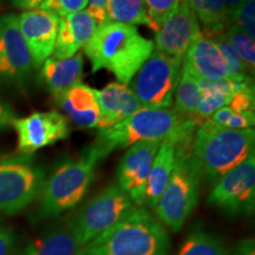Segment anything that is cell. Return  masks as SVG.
Here are the masks:
<instances>
[{
	"mask_svg": "<svg viewBox=\"0 0 255 255\" xmlns=\"http://www.w3.org/2000/svg\"><path fill=\"white\" fill-rule=\"evenodd\" d=\"M92 72L108 70L122 84H130L154 51V41L143 37L136 26L107 20L97 25L84 47Z\"/></svg>",
	"mask_w": 255,
	"mask_h": 255,
	"instance_id": "cell-1",
	"label": "cell"
},
{
	"mask_svg": "<svg viewBox=\"0 0 255 255\" xmlns=\"http://www.w3.org/2000/svg\"><path fill=\"white\" fill-rule=\"evenodd\" d=\"M199 122L181 119L171 109H154L142 107L135 114L110 128L98 129L92 143L102 158L117 149L129 148L137 142L174 139L178 142L196 131Z\"/></svg>",
	"mask_w": 255,
	"mask_h": 255,
	"instance_id": "cell-2",
	"label": "cell"
},
{
	"mask_svg": "<svg viewBox=\"0 0 255 255\" xmlns=\"http://www.w3.org/2000/svg\"><path fill=\"white\" fill-rule=\"evenodd\" d=\"M170 241L163 223L143 207L79 247L78 255H169Z\"/></svg>",
	"mask_w": 255,
	"mask_h": 255,
	"instance_id": "cell-3",
	"label": "cell"
},
{
	"mask_svg": "<svg viewBox=\"0 0 255 255\" xmlns=\"http://www.w3.org/2000/svg\"><path fill=\"white\" fill-rule=\"evenodd\" d=\"M254 129L233 130L210 119L197 126L193 142V157L201 176L216 183L223 175L254 155Z\"/></svg>",
	"mask_w": 255,
	"mask_h": 255,
	"instance_id": "cell-4",
	"label": "cell"
},
{
	"mask_svg": "<svg viewBox=\"0 0 255 255\" xmlns=\"http://www.w3.org/2000/svg\"><path fill=\"white\" fill-rule=\"evenodd\" d=\"M194 135L176 143L173 173L155 207L156 218L171 232H178L196 208L202 176L193 157Z\"/></svg>",
	"mask_w": 255,
	"mask_h": 255,
	"instance_id": "cell-5",
	"label": "cell"
},
{
	"mask_svg": "<svg viewBox=\"0 0 255 255\" xmlns=\"http://www.w3.org/2000/svg\"><path fill=\"white\" fill-rule=\"evenodd\" d=\"M101 159H103L101 155L90 145L78 158L60 163L44 181L38 195L40 218H56L77 206L88 193Z\"/></svg>",
	"mask_w": 255,
	"mask_h": 255,
	"instance_id": "cell-6",
	"label": "cell"
},
{
	"mask_svg": "<svg viewBox=\"0 0 255 255\" xmlns=\"http://www.w3.org/2000/svg\"><path fill=\"white\" fill-rule=\"evenodd\" d=\"M135 207L119 184L111 183L79 210L70 222L69 229L82 247L114 227Z\"/></svg>",
	"mask_w": 255,
	"mask_h": 255,
	"instance_id": "cell-7",
	"label": "cell"
},
{
	"mask_svg": "<svg viewBox=\"0 0 255 255\" xmlns=\"http://www.w3.org/2000/svg\"><path fill=\"white\" fill-rule=\"evenodd\" d=\"M45 176L31 155H0V213L13 215L39 195Z\"/></svg>",
	"mask_w": 255,
	"mask_h": 255,
	"instance_id": "cell-8",
	"label": "cell"
},
{
	"mask_svg": "<svg viewBox=\"0 0 255 255\" xmlns=\"http://www.w3.org/2000/svg\"><path fill=\"white\" fill-rule=\"evenodd\" d=\"M182 60L154 50L130 82L142 107L170 109L180 78Z\"/></svg>",
	"mask_w": 255,
	"mask_h": 255,
	"instance_id": "cell-9",
	"label": "cell"
},
{
	"mask_svg": "<svg viewBox=\"0 0 255 255\" xmlns=\"http://www.w3.org/2000/svg\"><path fill=\"white\" fill-rule=\"evenodd\" d=\"M208 205L229 216L253 214L255 208V156L229 170L215 183Z\"/></svg>",
	"mask_w": 255,
	"mask_h": 255,
	"instance_id": "cell-10",
	"label": "cell"
},
{
	"mask_svg": "<svg viewBox=\"0 0 255 255\" xmlns=\"http://www.w3.org/2000/svg\"><path fill=\"white\" fill-rule=\"evenodd\" d=\"M12 127L17 132L18 150L25 155L63 141L70 135L68 120L55 110L38 111L23 119H15Z\"/></svg>",
	"mask_w": 255,
	"mask_h": 255,
	"instance_id": "cell-11",
	"label": "cell"
},
{
	"mask_svg": "<svg viewBox=\"0 0 255 255\" xmlns=\"http://www.w3.org/2000/svg\"><path fill=\"white\" fill-rule=\"evenodd\" d=\"M201 34V26L189 2L181 0L176 11L155 32L154 49L183 62L188 49Z\"/></svg>",
	"mask_w": 255,
	"mask_h": 255,
	"instance_id": "cell-12",
	"label": "cell"
},
{
	"mask_svg": "<svg viewBox=\"0 0 255 255\" xmlns=\"http://www.w3.org/2000/svg\"><path fill=\"white\" fill-rule=\"evenodd\" d=\"M161 143L158 141L137 142L129 146L121 158L117 184L136 207L145 205L146 180Z\"/></svg>",
	"mask_w": 255,
	"mask_h": 255,
	"instance_id": "cell-13",
	"label": "cell"
},
{
	"mask_svg": "<svg viewBox=\"0 0 255 255\" xmlns=\"http://www.w3.org/2000/svg\"><path fill=\"white\" fill-rule=\"evenodd\" d=\"M59 23L58 15L40 8L25 11L18 17L19 30L30 51L34 68H40L53 53Z\"/></svg>",
	"mask_w": 255,
	"mask_h": 255,
	"instance_id": "cell-14",
	"label": "cell"
},
{
	"mask_svg": "<svg viewBox=\"0 0 255 255\" xmlns=\"http://www.w3.org/2000/svg\"><path fill=\"white\" fill-rule=\"evenodd\" d=\"M30 51L20 30L18 15L0 17V77L23 81L33 69Z\"/></svg>",
	"mask_w": 255,
	"mask_h": 255,
	"instance_id": "cell-15",
	"label": "cell"
},
{
	"mask_svg": "<svg viewBox=\"0 0 255 255\" xmlns=\"http://www.w3.org/2000/svg\"><path fill=\"white\" fill-rule=\"evenodd\" d=\"M96 100L100 107L98 129L122 122L142 108L131 89L120 82L110 83L102 90H96Z\"/></svg>",
	"mask_w": 255,
	"mask_h": 255,
	"instance_id": "cell-16",
	"label": "cell"
},
{
	"mask_svg": "<svg viewBox=\"0 0 255 255\" xmlns=\"http://www.w3.org/2000/svg\"><path fill=\"white\" fill-rule=\"evenodd\" d=\"M183 64L195 77L203 81L215 82L229 78L227 62L222 52L214 40L203 34L188 49Z\"/></svg>",
	"mask_w": 255,
	"mask_h": 255,
	"instance_id": "cell-17",
	"label": "cell"
},
{
	"mask_svg": "<svg viewBox=\"0 0 255 255\" xmlns=\"http://www.w3.org/2000/svg\"><path fill=\"white\" fill-rule=\"evenodd\" d=\"M96 28L97 23L88 13L87 9L60 19L52 58H71L78 53L82 47L87 45L88 41L94 36Z\"/></svg>",
	"mask_w": 255,
	"mask_h": 255,
	"instance_id": "cell-18",
	"label": "cell"
},
{
	"mask_svg": "<svg viewBox=\"0 0 255 255\" xmlns=\"http://www.w3.org/2000/svg\"><path fill=\"white\" fill-rule=\"evenodd\" d=\"M53 100L76 127L85 129L97 128L100 107L96 100V89L78 83Z\"/></svg>",
	"mask_w": 255,
	"mask_h": 255,
	"instance_id": "cell-19",
	"label": "cell"
},
{
	"mask_svg": "<svg viewBox=\"0 0 255 255\" xmlns=\"http://www.w3.org/2000/svg\"><path fill=\"white\" fill-rule=\"evenodd\" d=\"M83 69L84 58L82 53H76L68 59H55L50 57L41 65L40 79L55 98L81 83Z\"/></svg>",
	"mask_w": 255,
	"mask_h": 255,
	"instance_id": "cell-20",
	"label": "cell"
},
{
	"mask_svg": "<svg viewBox=\"0 0 255 255\" xmlns=\"http://www.w3.org/2000/svg\"><path fill=\"white\" fill-rule=\"evenodd\" d=\"M175 159H176V142L174 139H165L159 144L146 180L145 203L151 209H155L162 191L167 186L173 173Z\"/></svg>",
	"mask_w": 255,
	"mask_h": 255,
	"instance_id": "cell-21",
	"label": "cell"
},
{
	"mask_svg": "<svg viewBox=\"0 0 255 255\" xmlns=\"http://www.w3.org/2000/svg\"><path fill=\"white\" fill-rule=\"evenodd\" d=\"M199 79V78H197ZM253 81H234V79H222V81H203L199 79L200 102L197 107V120L209 119L223 107H227L233 95L241 90Z\"/></svg>",
	"mask_w": 255,
	"mask_h": 255,
	"instance_id": "cell-22",
	"label": "cell"
},
{
	"mask_svg": "<svg viewBox=\"0 0 255 255\" xmlns=\"http://www.w3.org/2000/svg\"><path fill=\"white\" fill-rule=\"evenodd\" d=\"M196 15L202 34L212 39L220 36L231 25V13L223 0H188Z\"/></svg>",
	"mask_w": 255,
	"mask_h": 255,
	"instance_id": "cell-23",
	"label": "cell"
},
{
	"mask_svg": "<svg viewBox=\"0 0 255 255\" xmlns=\"http://www.w3.org/2000/svg\"><path fill=\"white\" fill-rule=\"evenodd\" d=\"M79 246L69 227L59 228L32 240L21 255H78Z\"/></svg>",
	"mask_w": 255,
	"mask_h": 255,
	"instance_id": "cell-24",
	"label": "cell"
},
{
	"mask_svg": "<svg viewBox=\"0 0 255 255\" xmlns=\"http://www.w3.org/2000/svg\"><path fill=\"white\" fill-rule=\"evenodd\" d=\"M174 97L175 113L183 120L199 122L197 120V107H199L200 102L199 79L191 73L186 64L183 63Z\"/></svg>",
	"mask_w": 255,
	"mask_h": 255,
	"instance_id": "cell-25",
	"label": "cell"
},
{
	"mask_svg": "<svg viewBox=\"0 0 255 255\" xmlns=\"http://www.w3.org/2000/svg\"><path fill=\"white\" fill-rule=\"evenodd\" d=\"M108 20L132 26L142 25L155 32L157 31V27L146 13L144 0H110Z\"/></svg>",
	"mask_w": 255,
	"mask_h": 255,
	"instance_id": "cell-26",
	"label": "cell"
},
{
	"mask_svg": "<svg viewBox=\"0 0 255 255\" xmlns=\"http://www.w3.org/2000/svg\"><path fill=\"white\" fill-rule=\"evenodd\" d=\"M177 255H229L221 239L202 228L189 233Z\"/></svg>",
	"mask_w": 255,
	"mask_h": 255,
	"instance_id": "cell-27",
	"label": "cell"
},
{
	"mask_svg": "<svg viewBox=\"0 0 255 255\" xmlns=\"http://www.w3.org/2000/svg\"><path fill=\"white\" fill-rule=\"evenodd\" d=\"M223 37L228 41L233 50L238 53L242 62L254 73L255 68V41L244 33L234 25H229V27L223 32Z\"/></svg>",
	"mask_w": 255,
	"mask_h": 255,
	"instance_id": "cell-28",
	"label": "cell"
},
{
	"mask_svg": "<svg viewBox=\"0 0 255 255\" xmlns=\"http://www.w3.org/2000/svg\"><path fill=\"white\" fill-rule=\"evenodd\" d=\"M212 39L215 41L223 57H225L226 62H227L229 78L234 79V81H253L254 73L247 68L246 64L242 62L238 53L233 50V47L229 45L228 41L223 37V34L216 36Z\"/></svg>",
	"mask_w": 255,
	"mask_h": 255,
	"instance_id": "cell-29",
	"label": "cell"
},
{
	"mask_svg": "<svg viewBox=\"0 0 255 255\" xmlns=\"http://www.w3.org/2000/svg\"><path fill=\"white\" fill-rule=\"evenodd\" d=\"M209 119L214 121L219 126L227 128V129H253L255 123V114L254 111L239 113V111L232 110L228 107H223L213 114Z\"/></svg>",
	"mask_w": 255,
	"mask_h": 255,
	"instance_id": "cell-30",
	"label": "cell"
},
{
	"mask_svg": "<svg viewBox=\"0 0 255 255\" xmlns=\"http://www.w3.org/2000/svg\"><path fill=\"white\" fill-rule=\"evenodd\" d=\"M231 24L255 39V0H245L231 13Z\"/></svg>",
	"mask_w": 255,
	"mask_h": 255,
	"instance_id": "cell-31",
	"label": "cell"
},
{
	"mask_svg": "<svg viewBox=\"0 0 255 255\" xmlns=\"http://www.w3.org/2000/svg\"><path fill=\"white\" fill-rule=\"evenodd\" d=\"M180 2L181 0H144L146 13L157 30L176 11Z\"/></svg>",
	"mask_w": 255,
	"mask_h": 255,
	"instance_id": "cell-32",
	"label": "cell"
},
{
	"mask_svg": "<svg viewBox=\"0 0 255 255\" xmlns=\"http://www.w3.org/2000/svg\"><path fill=\"white\" fill-rule=\"evenodd\" d=\"M88 0H44L39 8L58 15L60 19L87 8Z\"/></svg>",
	"mask_w": 255,
	"mask_h": 255,
	"instance_id": "cell-33",
	"label": "cell"
},
{
	"mask_svg": "<svg viewBox=\"0 0 255 255\" xmlns=\"http://www.w3.org/2000/svg\"><path fill=\"white\" fill-rule=\"evenodd\" d=\"M254 83H252L235 92L227 107L234 111L244 113V111H254Z\"/></svg>",
	"mask_w": 255,
	"mask_h": 255,
	"instance_id": "cell-34",
	"label": "cell"
},
{
	"mask_svg": "<svg viewBox=\"0 0 255 255\" xmlns=\"http://www.w3.org/2000/svg\"><path fill=\"white\" fill-rule=\"evenodd\" d=\"M110 0H88L87 11L97 25L108 20V6Z\"/></svg>",
	"mask_w": 255,
	"mask_h": 255,
	"instance_id": "cell-35",
	"label": "cell"
},
{
	"mask_svg": "<svg viewBox=\"0 0 255 255\" xmlns=\"http://www.w3.org/2000/svg\"><path fill=\"white\" fill-rule=\"evenodd\" d=\"M14 247V235L11 229L0 227V255H11Z\"/></svg>",
	"mask_w": 255,
	"mask_h": 255,
	"instance_id": "cell-36",
	"label": "cell"
},
{
	"mask_svg": "<svg viewBox=\"0 0 255 255\" xmlns=\"http://www.w3.org/2000/svg\"><path fill=\"white\" fill-rule=\"evenodd\" d=\"M17 119L13 109L7 103L0 100V132L12 127L14 120Z\"/></svg>",
	"mask_w": 255,
	"mask_h": 255,
	"instance_id": "cell-37",
	"label": "cell"
},
{
	"mask_svg": "<svg viewBox=\"0 0 255 255\" xmlns=\"http://www.w3.org/2000/svg\"><path fill=\"white\" fill-rule=\"evenodd\" d=\"M233 255H255V242L253 238H246L241 240L235 248Z\"/></svg>",
	"mask_w": 255,
	"mask_h": 255,
	"instance_id": "cell-38",
	"label": "cell"
},
{
	"mask_svg": "<svg viewBox=\"0 0 255 255\" xmlns=\"http://www.w3.org/2000/svg\"><path fill=\"white\" fill-rule=\"evenodd\" d=\"M44 0H11L12 5L19 9H24V11H31V9H36L39 7L41 2Z\"/></svg>",
	"mask_w": 255,
	"mask_h": 255,
	"instance_id": "cell-39",
	"label": "cell"
},
{
	"mask_svg": "<svg viewBox=\"0 0 255 255\" xmlns=\"http://www.w3.org/2000/svg\"><path fill=\"white\" fill-rule=\"evenodd\" d=\"M223 1H225V5L226 7H227L229 13H232L235 8L239 7V6L245 1V0H223Z\"/></svg>",
	"mask_w": 255,
	"mask_h": 255,
	"instance_id": "cell-40",
	"label": "cell"
}]
</instances>
